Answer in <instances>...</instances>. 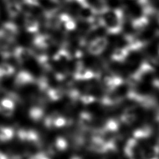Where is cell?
Segmentation results:
<instances>
[{
	"mask_svg": "<svg viewBox=\"0 0 159 159\" xmlns=\"http://www.w3.org/2000/svg\"><path fill=\"white\" fill-rule=\"evenodd\" d=\"M157 20H158V22L159 23V11L157 12Z\"/></svg>",
	"mask_w": 159,
	"mask_h": 159,
	"instance_id": "11",
	"label": "cell"
},
{
	"mask_svg": "<svg viewBox=\"0 0 159 159\" xmlns=\"http://www.w3.org/2000/svg\"><path fill=\"white\" fill-rule=\"evenodd\" d=\"M124 39L125 42V45L124 47H127L130 52L139 50L145 47L147 44L143 39L132 34H125Z\"/></svg>",
	"mask_w": 159,
	"mask_h": 159,
	"instance_id": "3",
	"label": "cell"
},
{
	"mask_svg": "<svg viewBox=\"0 0 159 159\" xmlns=\"http://www.w3.org/2000/svg\"><path fill=\"white\" fill-rule=\"evenodd\" d=\"M158 53H159V48H158Z\"/></svg>",
	"mask_w": 159,
	"mask_h": 159,
	"instance_id": "13",
	"label": "cell"
},
{
	"mask_svg": "<svg viewBox=\"0 0 159 159\" xmlns=\"http://www.w3.org/2000/svg\"><path fill=\"white\" fill-rule=\"evenodd\" d=\"M155 120L157 123L159 125V107L157 109V111L155 114Z\"/></svg>",
	"mask_w": 159,
	"mask_h": 159,
	"instance_id": "10",
	"label": "cell"
},
{
	"mask_svg": "<svg viewBox=\"0 0 159 159\" xmlns=\"http://www.w3.org/2000/svg\"><path fill=\"white\" fill-rule=\"evenodd\" d=\"M155 159H159V157H158V158H155Z\"/></svg>",
	"mask_w": 159,
	"mask_h": 159,
	"instance_id": "12",
	"label": "cell"
},
{
	"mask_svg": "<svg viewBox=\"0 0 159 159\" xmlns=\"http://www.w3.org/2000/svg\"><path fill=\"white\" fill-rule=\"evenodd\" d=\"M141 149L137 140L132 137L127 140L124 147V153L129 159H135L138 155H140Z\"/></svg>",
	"mask_w": 159,
	"mask_h": 159,
	"instance_id": "2",
	"label": "cell"
},
{
	"mask_svg": "<svg viewBox=\"0 0 159 159\" xmlns=\"http://www.w3.org/2000/svg\"><path fill=\"white\" fill-rule=\"evenodd\" d=\"M107 45L108 40L106 37H99L92 43L91 51L94 54H99L106 49Z\"/></svg>",
	"mask_w": 159,
	"mask_h": 159,
	"instance_id": "9",
	"label": "cell"
},
{
	"mask_svg": "<svg viewBox=\"0 0 159 159\" xmlns=\"http://www.w3.org/2000/svg\"><path fill=\"white\" fill-rule=\"evenodd\" d=\"M120 122L119 119L116 117H111L107 119L105 122L102 129L100 130L102 134L107 135H112L119 130Z\"/></svg>",
	"mask_w": 159,
	"mask_h": 159,
	"instance_id": "5",
	"label": "cell"
},
{
	"mask_svg": "<svg viewBox=\"0 0 159 159\" xmlns=\"http://www.w3.org/2000/svg\"><path fill=\"white\" fill-rule=\"evenodd\" d=\"M149 24L148 17L142 15L139 17L134 18L131 21V25L132 28L138 32L144 30Z\"/></svg>",
	"mask_w": 159,
	"mask_h": 159,
	"instance_id": "8",
	"label": "cell"
},
{
	"mask_svg": "<svg viewBox=\"0 0 159 159\" xmlns=\"http://www.w3.org/2000/svg\"><path fill=\"white\" fill-rule=\"evenodd\" d=\"M101 19V24L109 34H119L123 28L124 12L121 8L109 9Z\"/></svg>",
	"mask_w": 159,
	"mask_h": 159,
	"instance_id": "1",
	"label": "cell"
},
{
	"mask_svg": "<svg viewBox=\"0 0 159 159\" xmlns=\"http://www.w3.org/2000/svg\"><path fill=\"white\" fill-rule=\"evenodd\" d=\"M138 113L135 106H129L125 107L121 112L119 118L120 123L125 125H131L137 119Z\"/></svg>",
	"mask_w": 159,
	"mask_h": 159,
	"instance_id": "4",
	"label": "cell"
},
{
	"mask_svg": "<svg viewBox=\"0 0 159 159\" xmlns=\"http://www.w3.org/2000/svg\"><path fill=\"white\" fill-rule=\"evenodd\" d=\"M130 53V50L125 47H118L113 51L111 55V58L116 62L122 63L127 59Z\"/></svg>",
	"mask_w": 159,
	"mask_h": 159,
	"instance_id": "7",
	"label": "cell"
},
{
	"mask_svg": "<svg viewBox=\"0 0 159 159\" xmlns=\"http://www.w3.org/2000/svg\"><path fill=\"white\" fill-rule=\"evenodd\" d=\"M132 133V137L139 141L150 137L153 134V129L149 125H143L135 129Z\"/></svg>",
	"mask_w": 159,
	"mask_h": 159,
	"instance_id": "6",
	"label": "cell"
}]
</instances>
